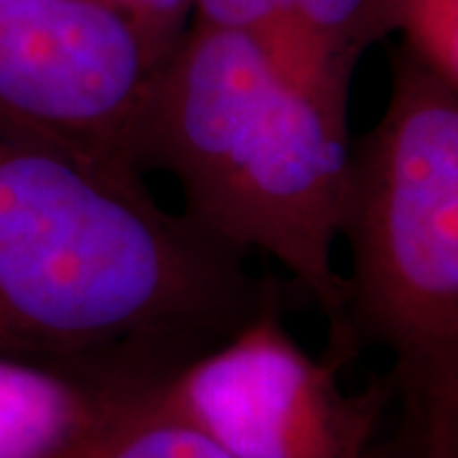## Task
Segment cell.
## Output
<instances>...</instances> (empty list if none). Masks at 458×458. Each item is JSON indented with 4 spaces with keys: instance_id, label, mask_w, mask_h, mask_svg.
Wrapping results in <instances>:
<instances>
[{
    "instance_id": "cell-10",
    "label": "cell",
    "mask_w": 458,
    "mask_h": 458,
    "mask_svg": "<svg viewBox=\"0 0 458 458\" xmlns=\"http://www.w3.org/2000/svg\"><path fill=\"white\" fill-rule=\"evenodd\" d=\"M143 36L158 66L179 47L194 21L197 0H110Z\"/></svg>"
},
{
    "instance_id": "cell-5",
    "label": "cell",
    "mask_w": 458,
    "mask_h": 458,
    "mask_svg": "<svg viewBox=\"0 0 458 458\" xmlns=\"http://www.w3.org/2000/svg\"><path fill=\"white\" fill-rule=\"evenodd\" d=\"M339 367L306 352L273 303L183 367L161 400L227 458H372L390 385L346 393Z\"/></svg>"
},
{
    "instance_id": "cell-12",
    "label": "cell",
    "mask_w": 458,
    "mask_h": 458,
    "mask_svg": "<svg viewBox=\"0 0 458 458\" xmlns=\"http://www.w3.org/2000/svg\"><path fill=\"white\" fill-rule=\"evenodd\" d=\"M428 458H458V441L451 443L448 448H443V451H438V454H433V456Z\"/></svg>"
},
{
    "instance_id": "cell-4",
    "label": "cell",
    "mask_w": 458,
    "mask_h": 458,
    "mask_svg": "<svg viewBox=\"0 0 458 458\" xmlns=\"http://www.w3.org/2000/svg\"><path fill=\"white\" fill-rule=\"evenodd\" d=\"M158 62L110 0H0V120L143 176Z\"/></svg>"
},
{
    "instance_id": "cell-7",
    "label": "cell",
    "mask_w": 458,
    "mask_h": 458,
    "mask_svg": "<svg viewBox=\"0 0 458 458\" xmlns=\"http://www.w3.org/2000/svg\"><path fill=\"white\" fill-rule=\"evenodd\" d=\"M258 38L291 82L342 113L361 56L385 41L372 0H283Z\"/></svg>"
},
{
    "instance_id": "cell-3",
    "label": "cell",
    "mask_w": 458,
    "mask_h": 458,
    "mask_svg": "<svg viewBox=\"0 0 458 458\" xmlns=\"http://www.w3.org/2000/svg\"><path fill=\"white\" fill-rule=\"evenodd\" d=\"M339 364L382 349L412 456L458 438V92L405 47L382 114L352 143Z\"/></svg>"
},
{
    "instance_id": "cell-6",
    "label": "cell",
    "mask_w": 458,
    "mask_h": 458,
    "mask_svg": "<svg viewBox=\"0 0 458 458\" xmlns=\"http://www.w3.org/2000/svg\"><path fill=\"white\" fill-rule=\"evenodd\" d=\"M156 393L0 354V458H74Z\"/></svg>"
},
{
    "instance_id": "cell-9",
    "label": "cell",
    "mask_w": 458,
    "mask_h": 458,
    "mask_svg": "<svg viewBox=\"0 0 458 458\" xmlns=\"http://www.w3.org/2000/svg\"><path fill=\"white\" fill-rule=\"evenodd\" d=\"M382 38L400 33L405 49L458 92V0H372Z\"/></svg>"
},
{
    "instance_id": "cell-2",
    "label": "cell",
    "mask_w": 458,
    "mask_h": 458,
    "mask_svg": "<svg viewBox=\"0 0 458 458\" xmlns=\"http://www.w3.org/2000/svg\"><path fill=\"white\" fill-rule=\"evenodd\" d=\"M140 168L176 181L183 212L219 242L278 262L336 346L349 113L291 82L255 33L191 21L150 89Z\"/></svg>"
},
{
    "instance_id": "cell-11",
    "label": "cell",
    "mask_w": 458,
    "mask_h": 458,
    "mask_svg": "<svg viewBox=\"0 0 458 458\" xmlns=\"http://www.w3.org/2000/svg\"><path fill=\"white\" fill-rule=\"evenodd\" d=\"M280 5L283 0H197L194 21L262 36L278 16Z\"/></svg>"
},
{
    "instance_id": "cell-8",
    "label": "cell",
    "mask_w": 458,
    "mask_h": 458,
    "mask_svg": "<svg viewBox=\"0 0 458 458\" xmlns=\"http://www.w3.org/2000/svg\"><path fill=\"white\" fill-rule=\"evenodd\" d=\"M74 458H227L161 400V390L120 418Z\"/></svg>"
},
{
    "instance_id": "cell-1",
    "label": "cell",
    "mask_w": 458,
    "mask_h": 458,
    "mask_svg": "<svg viewBox=\"0 0 458 458\" xmlns=\"http://www.w3.org/2000/svg\"><path fill=\"white\" fill-rule=\"evenodd\" d=\"M280 303L143 176L0 120V354L161 390Z\"/></svg>"
}]
</instances>
